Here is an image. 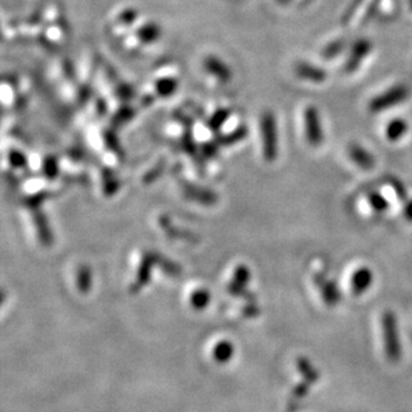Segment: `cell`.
I'll return each mask as SVG.
<instances>
[{"mask_svg":"<svg viewBox=\"0 0 412 412\" xmlns=\"http://www.w3.org/2000/svg\"><path fill=\"white\" fill-rule=\"evenodd\" d=\"M380 323L384 353L391 363H398L401 358V343L396 315L392 311H386L382 315Z\"/></svg>","mask_w":412,"mask_h":412,"instance_id":"cell-1","label":"cell"},{"mask_svg":"<svg viewBox=\"0 0 412 412\" xmlns=\"http://www.w3.org/2000/svg\"><path fill=\"white\" fill-rule=\"evenodd\" d=\"M260 134H261V143H263V151L267 160H273L278 155V126L276 119L273 114L267 111L263 114L260 120Z\"/></svg>","mask_w":412,"mask_h":412,"instance_id":"cell-2","label":"cell"},{"mask_svg":"<svg viewBox=\"0 0 412 412\" xmlns=\"http://www.w3.org/2000/svg\"><path fill=\"white\" fill-rule=\"evenodd\" d=\"M408 95H410V90L404 84H398V86L391 87L386 93L375 96L370 102L368 108L371 112H375V114L382 112L392 107L399 106L408 98Z\"/></svg>","mask_w":412,"mask_h":412,"instance_id":"cell-3","label":"cell"},{"mask_svg":"<svg viewBox=\"0 0 412 412\" xmlns=\"http://www.w3.org/2000/svg\"><path fill=\"white\" fill-rule=\"evenodd\" d=\"M305 132L307 141L314 147H319L324 141V131L317 107L310 106L305 110Z\"/></svg>","mask_w":412,"mask_h":412,"instance_id":"cell-4","label":"cell"},{"mask_svg":"<svg viewBox=\"0 0 412 412\" xmlns=\"http://www.w3.org/2000/svg\"><path fill=\"white\" fill-rule=\"evenodd\" d=\"M319 290L322 293V298L327 306H338L342 300V294L335 281L329 279L324 273H318L315 278Z\"/></svg>","mask_w":412,"mask_h":412,"instance_id":"cell-5","label":"cell"},{"mask_svg":"<svg viewBox=\"0 0 412 412\" xmlns=\"http://www.w3.org/2000/svg\"><path fill=\"white\" fill-rule=\"evenodd\" d=\"M372 49V43L368 39H359L356 40L353 45L350 57L346 63V71L347 72H353L356 70L362 60L365 59V57L371 52Z\"/></svg>","mask_w":412,"mask_h":412,"instance_id":"cell-6","label":"cell"},{"mask_svg":"<svg viewBox=\"0 0 412 412\" xmlns=\"http://www.w3.org/2000/svg\"><path fill=\"white\" fill-rule=\"evenodd\" d=\"M374 283V273L368 267H359L351 276V293L356 296L367 293Z\"/></svg>","mask_w":412,"mask_h":412,"instance_id":"cell-7","label":"cell"},{"mask_svg":"<svg viewBox=\"0 0 412 412\" xmlns=\"http://www.w3.org/2000/svg\"><path fill=\"white\" fill-rule=\"evenodd\" d=\"M348 155L355 165L360 167L362 170H365V171L372 170L377 165L375 158L359 144H351L348 147Z\"/></svg>","mask_w":412,"mask_h":412,"instance_id":"cell-8","label":"cell"},{"mask_svg":"<svg viewBox=\"0 0 412 412\" xmlns=\"http://www.w3.org/2000/svg\"><path fill=\"white\" fill-rule=\"evenodd\" d=\"M295 72L299 78H302L305 81H310V82L322 83L327 79L326 71L315 67L312 64H307V63H298L295 67Z\"/></svg>","mask_w":412,"mask_h":412,"instance_id":"cell-9","label":"cell"},{"mask_svg":"<svg viewBox=\"0 0 412 412\" xmlns=\"http://www.w3.org/2000/svg\"><path fill=\"white\" fill-rule=\"evenodd\" d=\"M204 66L208 72H211L215 78H218L219 81H230L231 78V72L228 70V67L222 63V60L215 58V57H210L204 61Z\"/></svg>","mask_w":412,"mask_h":412,"instance_id":"cell-10","label":"cell"},{"mask_svg":"<svg viewBox=\"0 0 412 412\" xmlns=\"http://www.w3.org/2000/svg\"><path fill=\"white\" fill-rule=\"evenodd\" d=\"M408 132V123L404 119L391 120L386 129V135L389 141H399Z\"/></svg>","mask_w":412,"mask_h":412,"instance_id":"cell-11","label":"cell"},{"mask_svg":"<svg viewBox=\"0 0 412 412\" xmlns=\"http://www.w3.org/2000/svg\"><path fill=\"white\" fill-rule=\"evenodd\" d=\"M155 88H156V93L160 96H171L177 91V83L175 79H171V78H165V79H160L158 81L156 84H155Z\"/></svg>","mask_w":412,"mask_h":412,"instance_id":"cell-12","label":"cell"},{"mask_svg":"<svg viewBox=\"0 0 412 412\" xmlns=\"http://www.w3.org/2000/svg\"><path fill=\"white\" fill-rule=\"evenodd\" d=\"M367 201H368L370 206L372 207V210L375 212L382 213V212H386L389 210V201H387V199L382 194H379V192H371V194H368Z\"/></svg>","mask_w":412,"mask_h":412,"instance_id":"cell-13","label":"cell"},{"mask_svg":"<svg viewBox=\"0 0 412 412\" xmlns=\"http://www.w3.org/2000/svg\"><path fill=\"white\" fill-rule=\"evenodd\" d=\"M138 35L141 39V42L144 43H153V40H156L159 35H160V31L159 28L155 25V24H146L143 25L141 28V31L138 33Z\"/></svg>","mask_w":412,"mask_h":412,"instance_id":"cell-14","label":"cell"},{"mask_svg":"<svg viewBox=\"0 0 412 412\" xmlns=\"http://www.w3.org/2000/svg\"><path fill=\"white\" fill-rule=\"evenodd\" d=\"M346 47V43L343 40H336V42H332L330 43L327 47L323 49V57L326 59H331V58H335L338 57L343 49Z\"/></svg>","mask_w":412,"mask_h":412,"instance_id":"cell-15","label":"cell"},{"mask_svg":"<svg viewBox=\"0 0 412 412\" xmlns=\"http://www.w3.org/2000/svg\"><path fill=\"white\" fill-rule=\"evenodd\" d=\"M389 184L392 186V189L395 191V194H396V196H398L399 201H407V191L404 189V186H403L401 182L396 180V179H391L389 180Z\"/></svg>","mask_w":412,"mask_h":412,"instance_id":"cell-16","label":"cell"},{"mask_svg":"<svg viewBox=\"0 0 412 412\" xmlns=\"http://www.w3.org/2000/svg\"><path fill=\"white\" fill-rule=\"evenodd\" d=\"M228 118V112L225 110H222L219 112H216L211 120H210V127L213 130H218L220 127V124L225 122V119Z\"/></svg>","mask_w":412,"mask_h":412,"instance_id":"cell-17","label":"cell"},{"mask_svg":"<svg viewBox=\"0 0 412 412\" xmlns=\"http://www.w3.org/2000/svg\"><path fill=\"white\" fill-rule=\"evenodd\" d=\"M403 216H404L406 220L412 222V199L411 201H406L404 208H403Z\"/></svg>","mask_w":412,"mask_h":412,"instance_id":"cell-18","label":"cell"},{"mask_svg":"<svg viewBox=\"0 0 412 412\" xmlns=\"http://www.w3.org/2000/svg\"><path fill=\"white\" fill-rule=\"evenodd\" d=\"M410 7L412 8V0H410Z\"/></svg>","mask_w":412,"mask_h":412,"instance_id":"cell-19","label":"cell"}]
</instances>
